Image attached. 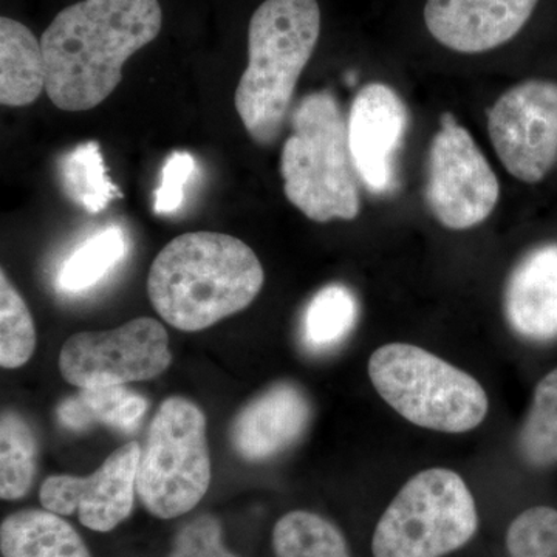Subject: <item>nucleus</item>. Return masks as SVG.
Masks as SVG:
<instances>
[{"mask_svg": "<svg viewBox=\"0 0 557 557\" xmlns=\"http://www.w3.org/2000/svg\"><path fill=\"white\" fill-rule=\"evenodd\" d=\"M539 0H428L432 38L457 53L478 54L509 42L533 16Z\"/></svg>", "mask_w": 557, "mask_h": 557, "instance_id": "13", "label": "nucleus"}, {"mask_svg": "<svg viewBox=\"0 0 557 557\" xmlns=\"http://www.w3.org/2000/svg\"><path fill=\"white\" fill-rule=\"evenodd\" d=\"M36 330L30 310L14 285L0 273V366L20 369L35 354Z\"/></svg>", "mask_w": 557, "mask_h": 557, "instance_id": "25", "label": "nucleus"}, {"mask_svg": "<svg viewBox=\"0 0 557 557\" xmlns=\"http://www.w3.org/2000/svg\"><path fill=\"white\" fill-rule=\"evenodd\" d=\"M369 379L395 412L431 431L465 434L479 428L490 410L485 388L474 376L412 344L376 348Z\"/></svg>", "mask_w": 557, "mask_h": 557, "instance_id": "5", "label": "nucleus"}, {"mask_svg": "<svg viewBox=\"0 0 557 557\" xmlns=\"http://www.w3.org/2000/svg\"><path fill=\"white\" fill-rule=\"evenodd\" d=\"M487 131L512 177L534 185L557 163V83L528 79L487 110Z\"/></svg>", "mask_w": 557, "mask_h": 557, "instance_id": "10", "label": "nucleus"}, {"mask_svg": "<svg viewBox=\"0 0 557 557\" xmlns=\"http://www.w3.org/2000/svg\"><path fill=\"white\" fill-rule=\"evenodd\" d=\"M126 249V237L119 226L100 231L65 260L58 284L72 293L94 287L124 258Z\"/></svg>", "mask_w": 557, "mask_h": 557, "instance_id": "24", "label": "nucleus"}, {"mask_svg": "<svg viewBox=\"0 0 557 557\" xmlns=\"http://www.w3.org/2000/svg\"><path fill=\"white\" fill-rule=\"evenodd\" d=\"M211 483L207 417L183 397L161 403L139 457L137 496L150 515L175 519L200 504Z\"/></svg>", "mask_w": 557, "mask_h": 557, "instance_id": "7", "label": "nucleus"}, {"mask_svg": "<svg viewBox=\"0 0 557 557\" xmlns=\"http://www.w3.org/2000/svg\"><path fill=\"white\" fill-rule=\"evenodd\" d=\"M310 420L306 392L295 383H276L252 398L234 418L231 445L251 463L271 460L302 438Z\"/></svg>", "mask_w": 557, "mask_h": 557, "instance_id": "14", "label": "nucleus"}, {"mask_svg": "<svg viewBox=\"0 0 557 557\" xmlns=\"http://www.w3.org/2000/svg\"><path fill=\"white\" fill-rule=\"evenodd\" d=\"M505 314L520 338L557 339V242L528 251L509 274Z\"/></svg>", "mask_w": 557, "mask_h": 557, "instance_id": "15", "label": "nucleus"}, {"mask_svg": "<svg viewBox=\"0 0 557 557\" xmlns=\"http://www.w3.org/2000/svg\"><path fill=\"white\" fill-rule=\"evenodd\" d=\"M358 311V300L346 285L319 289L304 311V343L317 351L339 346L354 332Z\"/></svg>", "mask_w": 557, "mask_h": 557, "instance_id": "20", "label": "nucleus"}, {"mask_svg": "<svg viewBox=\"0 0 557 557\" xmlns=\"http://www.w3.org/2000/svg\"><path fill=\"white\" fill-rule=\"evenodd\" d=\"M474 496L453 469L418 472L383 512L372 539L373 557H445L475 536Z\"/></svg>", "mask_w": 557, "mask_h": 557, "instance_id": "6", "label": "nucleus"}, {"mask_svg": "<svg viewBox=\"0 0 557 557\" xmlns=\"http://www.w3.org/2000/svg\"><path fill=\"white\" fill-rule=\"evenodd\" d=\"M408 109L383 83L362 87L348 113V149L355 171L370 193L387 194L397 185V156L408 129Z\"/></svg>", "mask_w": 557, "mask_h": 557, "instance_id": "12", "label": "nucleus"}, {"mask_svg": "<svg viewBox=\"0 0 557 557\" xmlns=\"http://www.w3.org/2000/svg\"><path fill=\"white\" fill-rule=\"evenodd\" d=\"M276 557H350L338 527L314 512H287L273 530Z\"/></svg>", "mask_w": 557, "mask_h": 557, "instance_id": "19", "label": "nucleus"}, {"mask_svg": "<svg viewBox=\"0 0 557 557\" xmlns=\"http://www.w3.org/2000/svg\"><path fill=\"white\" fill-rule=\"evenodd\" d=\"M520 457L533 468L557 465V368L539 381L519 431Z\"/></svg>", "mask_w": 557, "mask_h": 557, "instance_id": "23", "label": "nucleus"}, {"mask_svg": "<svg viewBox=\"0 0 557 557\" xmlns=\"http://www.w3.org/2000/svg\"><path fill=\"white\" fill-rule=\"evenodd\" d=\"M161 25L159 0H81L60 11L40 39L50 101L65 112L100 106Z\"/></svg>", "mask_w": 557, "mask_h": 557, "instance_id": "1", "label": "nucleus"}, {"mask_svg": "<svg viewBox=\"0 0 557 557\" xmlns=\"http://www.w3.org/2000/svg\"><path fill=\"white\" fill-rule=\"evenodd\" d=\"M281 174L289 203L318 223L358 218L359 193L348 149L347 121L335 95L313 91L292 113Z\"/></svg>", "mask_w": 557, "mask_h": 557, "instance_id": "4", "label": "nucleus"}, {"mask_svg": "<svg viewBox=\"0 0 557 557\" xmlns=\"http://www.w3.org/2000/svg\"><path fill=\"white\" fill-rule=\"evenodd\" d=\"M265 282L262 263L245 242L222 233H186L150 267L148 295L172 327L200 332L251 306Z\"/></svg>", "mask_w": 557, "mask_h": 557, "instance_id": "2", "label": "nucleus"}, {"mask_svg": "<svg viewBox=\"0 0 557 557\" xmlns=\"http://www.w3.org/2000/svg\"><path fill=\"white\" fill-rule=\"evenodd\" d=\"M139 457L141 448L132 442L113 450L89 478L50 475L40 485V504L54 515L78 512L84 527L109 533L134 508Z\"/></svg>", "mask_w": 557, "mask_h": 557, "instance_id": "11", "label": "nucleus"}, {"mask_svg": "<svg viewBox=\"0 0 557 557\" xmlns=\"http://www.w3.org/2000/svg\"><path fill=\"white\" fill-rule=\"evenodd\" d=\"M146 409V399L124 386L86 387L58 406V418L72 431H84L97 423L131 431Z\"/></svg>", "mask_w": 557, "mask_h": 557, "instance_id": "18", "label": "nucleus"}, {"mask_svg": "<svg viewBox=\"0 0 557 557\" xmlns=\"http://www.w3.org/2000/svg\"><path fill=\"white\" fill-rule=\"evenodd\" d=\"M172 362L170 336L152 318H137L108 332L70 336L60 351L62 379L79 388L124 386L157 379Z\"/></svg>", "mask_w": 557, "mask_h": 557, "instance_id": "9", "label": "nucleus"}, {"mask_svg": "<svg viewBox=\"0 0 557 557\" xmlns=\"http://www.w3.org/2000/svg\"><path fill=\"white\" fill-rule=\"evenodd\" d=\"M46 89L42 46L21 22L0 20V102L24 108Z\"/></svg>", "mask_w": 557, "mask_h": 557, "instance_id": "16", "label": "nucleus"}, {"mask_svg": "<svg viewBox=\"0 0 557 557\" xmlns=\"http://www.w3.org/2000/svg\"><path fill=\"white\" fill-rule=\"evenodd\" d=\"M65 193L81 208L98 214L123 194L110 180L97 141L76 146L61 163Z\"/></svg>", "mask_w": 557, "mask_h": 557, "instance_id": "22", "label": "nucleus"}, {"mask_svg": "<svg viewBox=\"0 0 557 557\" xmlns=\"http://www.w3.org/2000/svg\"><path fill=\"white\" fill-rule=\"evenodd\" d=\"M38 461V442L28 421L14 410L0 420V497L17 500L30 491Z\"/></svg>", "mask_w": 557, "mask_h": 557, "instance_id": "21", "label": "nucleus"}, {"mask_svg": "<svg viewBox=\"0 0 557 557\" xmlns=\"http://www.w3.org/2000/svg\"><path fill=\"white\" fill-rule=\"evenodd\" d=\"M500 185L474 138L453 113H443L428 159L426 201L445 228L471 230L485 222Z\"/></svg>", "mask_w": 557, "mask_h": 557, "instance_id": "8", "label": "nucleus"}, {"mask_svg": "<svg viewBox=\"0 0 557 557\" xmlns=\"http://www.w3.org/2000/svg\"><path fill=\"white\" fill-rule=\"evenodd\" d=\"M321 33L318 0H265L249 21L248 67L236 102L252 141L269 148L288 119L296 86Z\"/></svg>", "mask_w": 557, "mask_h": 557, "instance_id": "3", "label": "nucleus"}, {"mask_svg": "<svg viewBox=\"0 0 557 557\" xmlns=\"http://www.w3.org/2000/svg\"><path fill=\"white\" fill-rule=\"evenodd\" d=\"M168 557H237L223 545L222 525L214 516L189 520L175 534Z\"/></svg>", "mask_w": 557, "mask_h": 557, "instance_id": "27", "label": "nucleus"}, {"mask_svg": "<svg viewBox=\"0 0 557 557\" xmlns=\"http://www.w3.org/2000/svg\"><path fill=\"white\" fill-rule=\"evenodd\" d=\"M196 170V160L188 152L172 153L163 168L160 188L156 190L153 211L157 214H172L177 211L185 197V188Z\"/></svg>", "mask_w": 557, "mask_h": 557, "instance_id": "28", "label": "nucleus"}, {"mask_svg": "<svg viewBox=\"0 0 557 557\" xmlns=\"http://www.w3.org/2000/svg\"><path fill=\"white\" fill-rule=\"evenodd\" d=\"M3 557H91L75 528L49 509H22L0 527Z\"/></svg>", "mask_w": 557, "mask_h": 557, "instance_id": "17", "label": "nucleus"}, {"mask_svg": "<svg viewBox=\"0 0 557 557\" xmlns=\"http://www.w3.org/2000/svg\"><path fill=\"white\" fill-rule=\"evenodd\" d=\"M511 557H557V509L533 507L520 512L507 531Z\"/></svg>", "mask_w": 557, "mask_h": 557, "instance_id": "26", "label": "nucleus"}]
</instances>
